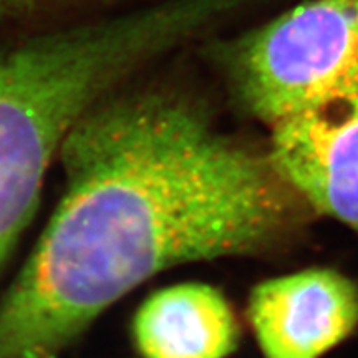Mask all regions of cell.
Returning a JSON list of instances; mask_svg holds the SVG:
<instances>
[{
	"mask_svg": "<svg viewBox=\"0 0 358 358\" xmlns=\"http://www.w3.org/2000/svg\"><path fill=\"white\" fill-rule=\"evenodd\" d=\"M57 158L64 194L0 299V358H60L143 282L256 252L292 219L271 158L166 90L122 87L101 98L71 124Z\"/></svg>",
	"mask_w": 358,
	"mask_h": 358,
	"instance_id": "1",
	"label": "cell"
},
{
	"mask_svg": "<svg viewBox=\"0 0 358 358\" xmlns=\"http://www.w3.org/2000/svg\"><path fill=\"white\" fill-rule=\"evenodd\" d=\"M206 19L203 0H164L0 48V267L71 124Z\"/></svg>",
	"mask_w": 358,
	"mask_h": 358,
	"instance_id": "2",
	"label": "cell"
},
{
	"mask_svg": "<svg viewBox=\"0 0 358 358\" xmlns=\"http://www.w3.org/2000/svg\"><path fill=\"white\" fill-rule=\"evenodd\" d=\"M241 100L268 124L358 82V0H310L229 53Z\"/></svg>",
	"mask_w": 358,
	"mask_h": 358,
	"instance_id": "3",
	"label": "cell"
},
{
	"mask_svg": "<svg viewBox=\"0 0 358 358\" xmlns=\"http://www.w3.org/2000/svg\"><path fill=\"white\" fill-rule=\"evenodd\" d=\"M271 127L268 158L280 178L358 232V82Z\"/></svg>",
	"mask_w": 358,
	"mask_h": 358,
	"instance_id": "4",
	"label": "cell"
},
{
	"mask_svg": "<svg viewBox=\"0 0 358 358\" xmlns=\"http://www.w3.org/2000/svg\"><path fill=\"white\" fill-rule=\"evenodd\" d=\"M249 319L266 358H319L358 325V287L332 268H308L259 284Z\"/></svg>",
	"mask_w": 358,
	"mask_h": 358,
	"instance_id": "5",
	"label": "cell"
},
{
	"mask_svg": "<svg viewBox=\"0 0 358 358\" xmlns=\"http://www.w3.org/2000/svg\"><path fill=\"white\" fill-rule=\"evenodd\" d=\"M131 337L141 358H226L236 350L239 327L216 287L185 282L143 301Z\"/></svg>",
	"mask_w": 358,
	"mask_h": 358,
	"instance_id": "6",
	"label": "cell"
},
{
	"mask_svg": "<svg viewBox=\"0 0 358 358\" xmlns=\"http://www.w3.org/2000/svg\"><path fill=\"white\" fill-rule=\"evenodd\" d=\"M45 0H0V12L17 10V8H29L40 6Z\"/></svg>",
	"mask_w": 358,
	"mask_h": 358,
	"instance_id": "7",
	"label": "cell"
}]
</instances>
